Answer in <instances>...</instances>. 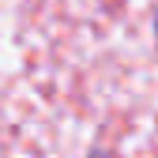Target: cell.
Listing matches in <instances>:
<instances>
[{
	"label": "cell",
	"instance_id": "cell-1",
	"mask_svg": "<svg viewBox=\"0 0 158 158\" xmlns=\"http://www.w3.org/2000/svg\"><path fill=\"white\" fill-rule=\"evenodd\" d=\"M154 30H158V23H154Z\"/></svg>",
	"mask_w": 158,
	"mask_h": 158
}]
</instances>
